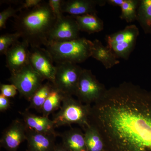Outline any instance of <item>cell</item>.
Masks as SVG:
<instances>
[{
    "mask_svg": "<svg viewBox=\"0 0 151 151\" xmlns=\"http://www.w3.org/2000/svg\"><path fill=\"white\" fill-rule=\"evenodd\" d=\"M89 123L106 151H151V91L128 82L107 89L91 106Z\"/></svg>",
    "mask_w": 151,
    "mask_h": 151,
    "instance_id": "cell-1",
    "label": "cell"
},
{
    "mask_svg": "<svg viewBox=\"0 0 151 151\" xmlns=\"http://www.w3.org/2000/svg\"><path fill=\"white\" fill-rule=\"evenodd\" d=\"M57 19L48 2L42 1L33 8L21 11L16 18V32L21 35L30 47L44 46Z\"/></svg>",
    "mask_w": 151,
    "mask_h": 151,
    "instance_id": "cell-2",
    "label": "cell"
},
{
    "mask_svg": "<svg viewBox=\"0 0 151 151\" xmlns=\"http://www.w3.org/2000/svg\"><path fill=\"white\" fill-rule=\"evenodd\" d=\"M93 42L84 37L74 40L47 42L44 45L55 63H70L77 64L91 57Z\"/></svg>",
    "mask_w": 151,
    "mask_h": 151,
    "instance_id": "cell-3",
    "label": "cell"
},
{
    "mask_svg": "<svg viewBox=\"0 0 151 151\" xmlns=\"http://www.w3.org/2000/svg\"><path fill=\"white\" fill-rule=\"evenodd\" d=\"M91 106L83 104L72 96L64 95L61 108L52 118L55 127L77 124L84 130L90 125Z\"/></svg>",
    "mask_w": 151,
    "mask_h": 151,
    "instance_id": "cell-4",
    "label": "cell"
},
{
    "mask_svg": "<svg viewBox=\"0 0 151 151\" xmlns=\"http://www.w3.org/2000/svg\"><path fill=\"white\" fill-rule=\"evenodd\" d=\"M139 31L135 24L127 26L124 29L106 35L107 46L118 58L127 60L134 49Z\"/></svg>",
    "mask_w": 151,
    "mask_h": 151,
    "instance_id": "cell-5",
    "label": "cell"
},
{
    "mask_svg": "<svg viewBox=\"0 0 151 151\" xmlns=\"http://www.w3.org/2000/svg\"><path fill=\"white\" fill-rule=\"evenodd\" d=\"M55 67L53 87L64 95L75 96L83 68L70 63H56Z\"/></svg>",
    "mask_w": 151,
    "mask_h": 151,
    "instance_id": "cell-6",
    "label": "cell"
},
{
    "mask_svg": "<svg viewBox=\"0 0 151 151\" xmlns=\"http://www.w3.org/2000/svg\"><path fill=\"white\" fill-rule=\"evenodd\" d=\"M107 89L91 70L83 68L75 96L81 103L92 105L103 97Z\"/></svg>",
    "mask_w": 151,
    "mask_h": 151,
    "instance_id": "cell-7",
    "label": "cell"
},
{
    "mask_svg": "<svg viewBox=\"0 0 151 151\" xmlns=\"http://www.w3.org/2000/svg\"><path fill=\"white\" fill-rule=\"evenodd\" d=\"M9 80L16 86L20 96L29 101L34 93L43 84L44 79L29 63L16 73L11 74Z\"/></svg>",
    "mask_w": 151,
    "mask_h": 151,
    "instance_id": "cell-8",
    "label": "cell"
},
{
    "mask_svg": "<svg viewBox=\"0 0 151 151\" xmlns=\"http://www.w3.org/2000/svg\"><path fill=\"white\" fill-rule=\"evenodd\" d=\"M54 62L46 49L41 47L30 48V65L44 80H47L52 84L54 81L56 70Z\"/></svg>",
    "mask_w": 151,
    "mask_h": 151,
    "instance_id": "cell-9",
    "label": "cell"
},
{
    "mask_svg": "<svg viewBox=\"0 0 151 151\" xmlns=\"http://www.w3.org/2000/svg\"><path fill=\"white\" fill-rule=\"evenodd\" d=\"M80 30L75 18L64 16L57 20L47 36V42H63L80 38Z\"/></svg>",
    "mask_w": 151,
    "mask_h": 151,
    "instance_id": "cell-10",
    "label": "cell"
},
{
    "mask_svg": "<svg viewBox=\"0 0 151 151\" xmlns=\"http://www.w3.org/2000/svg\"><path fill=\"white\" fill-rule=\"evenodd\" d=\"M27 127L23 120H14L3 132L1 140V147L7 151H17L21 143L27 140Z\"/></svg>",
    "mask_w": 151,
    "mask_h": 151,
    "instance_id": "cell-11",
    "label": "cell"
},
{
    "mask_svg": "<svg viewBox=\"0 0 151 151\" xmlns=\"http://www.w3.org/2000/svg\"><path fill=\"white\" fill-rule=\"evenodd\" d=\"M29 46L26 41H18L7 51L6 66L11 74L16 73L29 63Z\"/></svg>",
    "mask_w": 151,
    "mask_h": 151,
    "instance_id": "cell-12",
    "label": "cell"
},
{
    "mask_svg": "<svg viewBox=\"0 0 151 151\" xmlns=\"http://www.w3.org/2000/svg\"><path fill=\"white\" fill-rule=\"evenodd\" d=\"M106 0H68L63 1V12L73 17L86 14H97V6H103Z\"/></svg>",
    "mask_w": 151,
    "mask_h": 151,
    "instance_id": "cell-13",
    "label": "cell"
},
{
    "mask_svg": "<svg viewBox=\"0 0 151 151\" xmlns=\"http://www.w3.org/2000/svg\"><path fill=\"white\" fill-rule=\"evenodd\" d=\"M58 136L39 133L27 127V151H53L56 145L55 142Z\"/></svg>",
    "mask_w": 151,
    "mask_h": 151,
    "instance_id": "cell-14",
    "label": "cell"
},
{
    "mask_svg": "<svg viewBox=\"0 0 151 151\" xmlns=\"http://www.w3.org/2000/svg\"><path fill=\"white\" fill-rule=\"evenodd\" d=\"M22 120L27 127L39 133L59 136L55 130L54 123L48 117L37 116L27 111L19 112Z\"/></svg>",
    "mask_w": 151,
    "mask_h": 151,
    "instance_id": "cell-15",
    "label": "cell"
},
{
    "mask_svg": "<svg viewBox=\"0 0 151 151\" xmlns=\"http://www.w3.org/2000/svg\"><path fill=\"white\" fill-rule=\"evenodd\" d=\"M92 42L91 57L101 62L106 69H110L120 63L119 58L108 46L103 45L96 39Z\"/></svg>",
    "mask_w": 151,
    "mask_h": 151,
    "instance_id": "cell-16",
    "label": "cell"
},
{
    "mask_svg": "<svg viewBox=\"0 0 151 151\" xmlns=\"http://www.w3.org/2000/svg\"><path fill=\"white\" fill-rule=\"evenodd\" d=\"M63 145L69 151H87L84 133L78 128H71L60 134Z\"/></svg>",
    "mask_w": 151,
    "mask_h": 151,
    "instance_id": "cell-17",
    "label": "cell"
},
{
    "mask_svg": "<svg viewBox=\"0 0 151 151\" xmlns=\"http://www.w3.org/2000/svg\"><path fill=\"white\" fill-rule=\"evenodd\" d=\"M73 17L76 20L80 31L91 34L100 32L104 29L103 21L97 14H86Z\"/></svg>",
    "mask_w": 151,
    "mask_h": 151,
    "instance_id": "cell-18",
    "label": "cell"
},
{
    "mask_svg": "<svg viewBox=\"0 0 151 151\" xmlns=\"http://www.w3.org/2000/svg\"><path fill=\"white\" fill-rule=\"evenodd\" d=\"M84 131L87 151H106L103 138L94 126L90 124Z\"/></svg>",
    "mask_w": 151,
    "mask_h": 151,
    "instance_id": "cell-19",
    "label": "cell"
},
{
    "mask_svg": "<svg viewBox=\"0 0 151 151\" xmlns=\"http://www.w3.org/2000/svg\"><path fill=\"white\" fill-rule=\"evenodd\" d=\"M136 20L145 33L151 35V0H140Z\"/></svg>",
    "mask_w": 151,
    "mask_h": 151,
    "instance_id": "cell-20",
    "label": "cell"
},
{
    "mask_svg": "<svg viewBox=\"0 0 151 151\" xmlns=\"http://www.w3.org/2000/svg\"><path fill=\"white\" fill-rule=\"evenodd\" d=\"M53 88L52 84L49 81L42 84L30 99L28 109H34L41 113L44 104Z\"/></svg>",
    "mask_w": 151,
    "mask_h": 151,
    "instance_id": "cell-21",
    "label": "cell"
},
{
    "mask_svg": "<svg viewBox=\"0 0 151 151\" xmlns=\"http://www.w3.org/2000/svg\"><path fill=\"white\" fill-rule=\"evenodd\" d=\"M64 96V94L53 87L42 107V116L48 117L52 113L60 109Z\"/></svg>",
    "mask_w": 151,
    "mask_h": 151,
    "instance_id": "cell-22",
    "label": "cell"
},
{
    "mask_svg": "<svg viewBox=\"0 0 151 151\" xmlns=\"http://www.w3.org/2000/svg\"><path fill=\"white\" fill-rule=\"evenodd\" d=\"M139 2L140 0H123L120 6L122 12L120 19L127 23H132L136 20Z\"/></svg>",
    "mask_w": 151,
    "mask_h": 151,
    "instance_id": "cell-23",
    "label": "cell"
},
{
    "mask_svg": "<svg viewBox=\"0 0 151 151\" xmlns=\"http://www.w3.org/2000/svg\"><path fill=\"white\" fill-rule=\"evenodd\" d=\"M21 38V35L18 32L13 33H6L0 36V54L5 55L9 49Z\"/></svg>",
    "mask_w": 151,
    "mask_h": 151,
    "instance_id": "cell-24",
    "label": "cell"
},
{
    "mask_svg": "<svg viewBox=\"0 0 151 151\" xmlns=\"http://www.w3.org/2000/svg\"><path fill=\"white\" fill-rule=\"evenodd\" d=\"M21 12L19 7L14 8L10 6L0 13V29H4L8 19L13 17H15L17 13Z\"/></svg>",
    "mask_w": 151,
    "mask_h": 151,
    "instance_id": "cell-25",
    "label": "cell"
},
{
    "mask_svg": "<svg viewBox=\"0 0 151 151\" xmlns=\"http://www.w3.org/2000/svg\"><path fill=\"white\" fill-rule=\"evenodd\" d=\"M62 0H49L48 3L57 20L64 17L62 9Z\"/></svg>",
    "mask_w": 151,
    "mask_h": 151,
    "instance_id": "cell-26",
    "label": "cell"
},
{
    "mask_svg": "<svg viewBox=\"0 0 151 151\" xmlns=\"http://www.w3.org/2000/svg\"><path fill=\"white\" fill-rule=\"evenodd\" d=\"M1 94L7 98H12L17 95L18 91L16 86L13 84H1Z\"/></svg>",
    "mask_w": 151,
    "mask_h": 151,
    "instance_id": "cell-27",
    "label": "cell"
},
{
    "mask_svg": "<svg viewBox=\"0 0 151 151\" xmlns=\"http://www.w3.org/2000/svg\"><path fill=\"white\" fill-rule=\"evenodd\" d=\"M42 1H43L41 0H25L24 2H23L19 7L21 12L23 9L24 10L33 8L40 4Z\"/></svg>",
    "mask_w": 151,
    "mask_h": 151,
    "instance_id": "cell-28",
    "label": "cell"
},
{
    "mask_svg": "<svg viewBox=\"0 0 151 151\" xmlns=\"http://www.w3.org/2000/svg\"><path fill=\"white\" fill-rule=\"evenodd\" d=\"M11 101L9 98L0 94V111L4 112L11 107Z\"/></svg>",
    "mask_w": 151,
    "mask_h": 151,
    "instance_id": "cell-29",
    "label": "cell"
},
{
    "mask_svg": "<svg viewBox=\"0 0 151 151\" xmlns=\"http://www.w3.org/2000/svg\"><path fill=\"white\" fill-rule=\"evenodd\" d=\"M53 151H69L65 148L62 144L59 145H56Z\"/></svg>",
    "mask_w": 151,
    "mask_h": 151,
    "instance_id": "cell-30",
    "label": "cell"
}]
</instances>
